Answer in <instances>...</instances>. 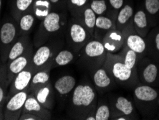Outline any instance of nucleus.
Listing matches in <instances>:
<instances>
[{
	"label": "nucleus",
	"instance_id": "1",
	"mask_svg": "<svg viewBox=\"0 0 159 120\" xmlns=\"http://www.w3.org/2000/svg\"><path fill=\"white\" fill-rule=\"evenodd\" d=\"M98 94L91 80L83 77L72 91L66 106V114L71 119L95 120Z\"/></svg>",
	"mask_w": 159,
	"mask_h": 120
},
{
	"label": "nucleus",
	"instance_id": "2",
	"mask_svg": "<svg viewBox=\"0 0 159 120\" xmlns=\"http://www.w3.org/2000/svg\"><path fill=\"white\" fill-rule=\"evenodd\" d=\"M70 18L67 10L52 11L41 21L34 35L33 43L34 48L45 43L54 37L62 35Z\"/></svg>",
	"mask_w": 159,
	"mask_h": 120
},
{
	"label": "nucleus",
	"instance_id": "3",
	"mask_svg": "<svg viewBox=\"0 0 159 120\" xmlns=\"http://www.w3.org/2000/svg\"><path fill=\"white\" fill-rule=\"evenodd\" d=\"M103 65L118 86L132 90L139 84L136 70L128 68L117 53H107Z\"/></svg>",
	"mask_w": 159,
	"mask_h": 120
},
{
	"label": "nucleus",
	"instance_id": "4",
	"mask_svg": "<svg viewBox=\"0 0 159 120\" xmlns=\"http://www.w3.org/2000/svg\"><path fill=\"white\" fill-rule=\"evenodd\" d=\"M106 56L107 51L103 44L93 37L80 51L75 63L78 68L90 74L94 70L103 65Z\"/></svg>",
	"mask_w": 159,
	"mask_h": 120
},
{
	"label": "nucleus",
	"instance_id": "5",
	"mask_svg": "<svg viewBox=\"0 0 159 120\" xmlns=\"http://www.w3.org/2000/svg\"><path fill=\"white\" fill-rule=\"evenodd\" d=\"M133 102L142 118L151 119L155 114L159 98L153 86L139 84L133 89Z\"/></svg>",
	"mask_w": 159,
	"mask_h": 120
},
{
	"label": "nucleus",
	"instance_id": "6",
	"mask_svg": "<svg viewBox=\"0 0 159 120\" xmlns=\"http://www.w3.org/2000/svg\"><path fill=\"white\" fill-rule=\"evenodd\" d=\"M65 46L64 35L52 37L45 43L37 48V50L34 51L32 56L30 65L36 72L50 61Z\"/></svg>",
	"mask_w": 159,
	"mask_h": 120
},
{
	"label": "nucleus",
	"instance_id": "7",
	"mask_svg": "<svg viewBox=\"0 0 159 120\" xmlns=\"http://www.w3.org/2000/svg\"><path fill=\"white\" fill-rule=\"evenodd\" d=\"M64 37L65 46L78 53L83 46L93 38L82 23L71 16H70L65 28Z\"/></svg>",
	"mask_w": 159,
	"mask_h": 120
},
{
	"label": "nucleus",
	"instance_id": "8",
	"mask_svg": "<svg viewBox=\"0 0 159 120\" xmlns=\"http://www.w3.org/2000/svg\"><path fill=\"white\" fill-rule=\"evenodd\" d=\"M19 37L17 22L12 17H7L0 22V59L7 63L9 51Z\"/></svg>",
	"mask_w": 159,
	"mask_h": 120
},
{
	"label": "nucleus",
	"instance_id": "9",
	"mask_svg": "<svg viewBox=\"0 0 159 120\" xmlns=\"http://www.w3.org/2000/svg\"><path fill=\"white\" fill-rule=\"evenodd\" d=\"M111 108V119L124 116L129 120L139 119L140 117L133 100L117 94H111L107 96Z\"/></svg>",
	"mask_w": 159,
	"mask_h": 120
},
{
	"label": "nucleus",
	"instance_id": "10",
	"mask_svg": "<svg viewBox=\"0 0 159 120\" xmlns=\"http://www.w3.org/2000/svg\"><path fill=\"white\" fill-rule=\"evenodd\" d=\"M139 83L153 86L156 85L159 75V67L155 60L146 55L140 58L136 65Z\"/></svg>",
	"mask_w": 159,
	"mask_h": 120
},
{
	"label": "nucleus",
	"instance_id": "11",
	"mask_svg": "<svg viewBox=\"0 0 159 120\" xmlns=\"http://www.w3.org/2000/svg\"><path fill=\"white\" fill-rule=\"evenodd\" d=\"M76 85V78L70 74L63 75L52 84L56 102L60 107H66L70 96Z\"/></svg>",
	"mask_w": 159,
	"mask_h": 120
},
{
	"label": "nucleus",
	"instance_id": "12",
	"mask_svg": "<svg viewBox=\"0 0 159 120\" xmlns=\"http://www.w3.org/2000/svg\"><path fill=\"white\" fill-rule=\"evenodd\" d=\"M98 96L103 95L118 87L115 79H113L104 65L98 68L88 74Z\"/></svg>",
	"mask_w": 159,
	"mask_h": 120
},
{
	"label": "nucleus",
	"instance_id": "13",
	"mask_svg": "<svg viewBox=\"0 0 159 120\" xmlns=\"http://www.w3.org/2000/svg\"><path fill=\"white\" fill-rule=\"evenodd\" d=\"M124 37V45L137 54L139 58L147 55V47L145 38L137 33L133 25L132 20L121 30Z\"/></svg>",
	"mask_w": 159,
	"mask_h": 120
},
{
	"label": "nucleus",
	"instance_id": "14",
	"mask_svg": "<svg viewBox=\"0 0 159 120\" xmlns=\"http://www.w3.org/2000/svg\"><path fill=\"white\" fill-rule=\"evenodd\" d=\"M30 94L29 89L16 93L6 99L3 111L5 120H19L22 113L23 108L27 96Z\"/></svg>",
	"mask_w": 159,
	"mask_h": 120
},
{
	"label": "nucleus",
	"instance_id": "15",
	"mask_svg": "<svg viewBox=\"0 0 159 120\" xmlns=\"http://www.w3.org/2000/svg\"><path fill=\"white\" fill-rule=\"evenodd\" d=\"M33 53L34 45L32 43L25 53H23L22 55H21L17 58H15V60L11 61L10 63H7V78L9 85H10L14 78L17 76L19 73L22 71L23 70L29 66Z\"/></svg>",
	"mask_w": 159,
	"mask_h": 120
},
{
	"label": "nucleus",
	"instance_id": "16",
	"mask_svg": "<svg viewBox=\"0 0 159 120\" xmlns=\"http://www.w3.org/2000/svg\"><path fill=\"white\" fill-rule=\"evenodd\" d=\"M34 73L35 71L30 65L23 70L22 71L19 73L17 76L14 78L12 81L11 82L10 85H9L6 99L11 97L16 93L27 90L29 89L30 82H31L32 78Z\"/></svg>",
	"mask_w": 159,
	"mask_h": 120
},
{
	"label": "nucleus",
	"instance_id": "17",
	"mask_svg": "<svg viewBox=\"0 0 159 120\" xmlns=\"http://www.w3.org/2000/svg\"><path fill=\"white\" fill-rule=\"evenodd\" d=\"M22 112L30 113L38 117L41 120H49L52 119V112L44 107L34 96V94L30 93L25 101Z\"/></svg>",
	"mask_w": 159,
	"mask_h": 120
},
{
	"label": "nucleus",
	"instance_id": "18",
	"mask_svg": "<svg viewBox=\"0 0 159 120\" xmlns=\"http://www.w3.org/2000/svg\"><path fill=\"white\" fill-rule=\"evenodd\" d=\"M116 28V18L110 14L97 16L94 30V38L102 42L105 35Z\"/></svg>",
	"mask_w": 159,
	"mask_h": 120
},
{
	"label": "nucleus",
	"instance_id": "19",
	"mask_svg": "<svg viewBox=\"0 0 159 120\" xmlns=\"http://www.w3.org/2000/svg\"><path fill=\"white\" fill-rule=\"evenodd\" d=\"M78 56V53H76L68 48H63L45 65L52 70L56 68L65 66L72 63H75Z\"/></svg>",
	"mask_w": 159,
	"mask_h": 120
},
{
	"label": "nucleus",
	"instance_id": "20",
	"mask_svg": "<svg viewBox=\"0 0 159 120\" xmlns=\"http://www.w3.org/2000/svg\"><path fill=\"white\" fill-rule=\"evenodd\" d=\"M102 43L107 53H118L124 45V37L122 31L117 28L111 30L105 35Z\"/></svg>",
	"mask_w": 159,
	"mask_h": 120
},
{
	"label": "nucleus",
	"instance_id": "21",
	"mask_svg": "<svg viewBox=\"0 0 159 120\" xmlns=\"http://www.w3.org/2000/svg\"><path fill=\"white\" fill-rule=\"evenodd\" d=\"M34 95L37 100L50 111L54 109L56 105V97L55 91H54L52 84L50 83L46 86L42 87L34 93Z\"/></svg>",
	"mask_w": 159,
	"mask_h": 120
},
{
	"label": "nucleus",
	"instance_id": "22",
	"mask_svg": "<svg viewBox=\"0 0 159 120\" xmlns=\"http://www.w3.org/2000/svg\"><path fill=\"white\" fill-rule=\"evenodd\" d=\"M132 22L133 27L137 33L145 38L150 31L151 28L149 26L148 17L142 6L139 7L134 12Z\"/></svg>",
	"mask_w": 159,
	"mask_h": 120
},
{
	"label": "nucleus",
	"instance_id": "23",
	"mask_svg": "<svg viewBox=\"0 0 159 120\" xmlns=\"http://www.w3.org/2000/svg\"><path fill=\"white\" fill-rule=\"evenodd\" d=\"M32 43V42L30 35H20L9 51L7 63H10L11 61L25 53Z\"/></svg>",
	"mask_w": 159,
	"mask_h": 120
},
{
	"label": "nucleus",
	"instance_id": "24",
	"mask_svg": "<svg viewBox=\"0 0 159 120\" xmlns=\"http://www.w3.org/2000/svg\"><path fill=\"white\" fill-rule=\"evenodd\" d=\"M134 4L133 0H125L116 16V28L122 30L128 22L133 20L134 15Z\"/></svg>",
	"mask_w": 159,
	"mask_h": 120
},
{
	"label": "nucleus",
	"instance_id": "25",
	"mask_svg": "<svg viewBox=\"0 0 159 120\" xmlns=\"http://www.w3.org/2000/svg\"><path fill=\"white\" fill-rule=\"evenodd\" d=\"M50 71L51 70L47 65H44V67L41 68L40 69L34 73L30 82L29 89H28L30 93L34 94L38 89L51 82Z\"/></svg>",
	"mask_w": 159,
	"mask_h": 120
},
{
	"label": "nucleus",
	"instance_id": "26",
	"mask_svg": "<svg viewBox=\"0 0 159 120\" xmlns=\"http://www.w3.org/2000/svg\"><path fill=\"white\" fill-rule=\"evenodd\" d=\"M147 55L155 61H159V27L154 28L145 37Z\"/></svg>",
	"mask_w": 159,
	"mask_h": 120
},
{
	"label": "nucleus",
	"instance_id": "27",
	"mask_svg": "<svg viewBox=\"0 0 159 120\" xmlns=\"http://www.w3.org/2000/svg\"><path fill=\"white\" fill-rule=\"evenodd\" d=\"M37 20L32 12H27L21 16L17 21L19 36L22 35H30L33 30Z\"/></svg>",
	"mask_w": 159,
	"mask_h": 120
},
{
	"label": "nucleus",
	"instance_id": "28",
	"mask_svg": "<svg viewBox=\"0 0 159 120\" xmlns=\"http://www.w3.org/2000/svg\"><path fill=\"white\" fill-rule=\"evenodd\" d=\"M52 11L53 7L50 0H34L30 9V12L40 22Z\"/></svg>",
	"mask_w": 159,
	"mask_h": 120
},
{
	"label": "nucleus",
	"instance_id": "29",
	"mask_svg": "<svg viewBox=\"0 0 159 120\" xmlns=\"http://www.w3.org/2000/svg\"><path fill=\"white\" fill-rule=\"evenodd\" d=\"M142 7L148 17L150 28L154 27L159 17V0H143Z\"/></svg>",
	"mask_w": 159,
	"mask_h": 120
},
{
	"label": "nucleus",
	"instance_id": "30",
	"mask_svg": "<svg viewBox=\"0 0 159 120\" xmlns=\"http://www.w3.org/2000/svg\"><path fill=\"white\" fill-rule=\"evenodd\" d=\"M34 0H11L10 2V14L17 21L23 14L30 11Z\"/></svg>",
	"mask_w": 159,
	"mask_h": 120
},
{
	"label": "nucleus",
	"instance_id": "31",
	"mask_svg": "<svg viewBox=\"0 0 159 120\" xmlns=\"http://www.w3.org/2000/svg\"><path fill=\"white\" fill-rule=\"evenodd\" d=\"M97 15L93 12L90 6L88 5L82 12L78 20L82 23L84 27L88 30L89 33L92 37H94V30L95 26V21H96Z\"/></svg>",
	"mask_w": 159,
	"mask_h": 120
},
{
	"label": "nucleus",
	"instance_id": "32",
	"mask_svg": "<svg viewBox=\"0 0 159 120\" xmlns=\"http://www.w3.org/2000/svg\"><path fill=\"white\" fill-rule=\"evenodd\" d=\"M111 119V108H110L107 97L98 96L96 110H95V120Z\"/></svg>",
	"mask_w": 159,
	"mask_h": 120
},
{
	"label": "nucleus",
	"instance_id": "33",
	"mask_svg": "<svg viewBox=\"0 0 159 120\" xmlns=\"http://www.w3.org/2000/svg\"><path fill=\"white\" fill-rule=\"evenodd\" d=\"M117 54L122 58L123 61L128 68L132 70H136L137 63L139 58L134 51L130 50L127 46H123L122 49L118 53H117Z\"/></svg>",
	"mask_w": 159,
	"mask_h": 120
},
{
	"label": "nucleus",
	"instance_id": "34",
	"mask_svg": "<svg viewBox=\"0 0 159 120\" xmlns=\"http://www.w3.org/2000/svg\"><path fill=\"white\" fill-rule=\"evenodd\" d=\"M90 0H67V10L70 16L78 20L82 12L89 5Z\"/></svg>",
	"mask_w": 159,
	"mask_h": 120
},
{
	"label": "nucleus",
	"instance_id": "35",
	"mask_svg": "<svg viewBox=\"0 0 159 120\" xmlns=\"http://www.w3.org/2000/svg\"><path fill=\"white\" fill-rule=\"evenodd\" d=\"M8 86H9L7 78V63H0V104L4 105Z\"/></svg>",
	"mask_w": 159,
	"mask_h": 120
},
{
	"label": "nucleus",
	"instance_id": "36",
	"mask_svg": "<svg viewBox=\"0 0 159 120\" xmlns=\"http://www.w3.org/2000/svg\"><path fill=\"white\" fill-rule=\"evenodd\" d=\"M89 6L97 16L105 15L108 12V0H90Z\"/></svg>",
	"mask_w": 159,
	"mask_h": 120
},
{
	"label": "nucleus",
	"instance_id": "37",
	"mask_svg": "<svg viewBox=\"0 0 159 120\" xmlns=\"http://www.w3.org/2000/svg\"><path fill=\"white\" fill-rule=\"evenodd\" d=\"M125 0H108L109 11L107 14L113 15L116 18L117 14L125 3Z\"/></svg>",
	"mask_w": 159,
	"mask_h": 120
},
{
	"label": "nucleus",
	"instance_id": "38",
	"mask_svg": "<svg viewBox=\"0 0 159 120\" xmlns=\"http://www.w3.org/2000/svg\"><path fill=\"white\" fill-rule=\"evenodd\" d=\"M53 11L67 10V0H50Z\"/></svg>",
	"mask_w": 159,
	"mask_h": 120
},
{
	"label": "nucleus",
	"instance_id": "39",
	"mask_svg": "<svg viewBox=\"0 0 159 120\" xmlns=\"http://www.w3.org/2000/svg\"><path fill=\"white\" fill-rule=\"evenodd\" d=\"M19 120H41L38 117L35 115L30 114V113L22 112L20 115V119Z\"/></svg>",
	"mask_w": 159,
	"mask_h": 120
},
{
	"label": "nucleus",
	"instance_id": "40",
	"mask_svg": "<svg viewBox=\"0 0 159 120\" xmlns=\"http://www.w3.org/2000/svg\"><path fill=\"white\" fill-rule=\"evenodd\" d=\"M3 108H4V105L3 104H0V120L4 119Z\"/></svg>",
	"mask_w": 159,
	"mask_h": 120
},
{
	"label": "nucleus",
	"instance_id": "41",
	"mask_svg": "<svg viewBox=\"0 0 159 120\" xmlns=\"http://www.w3.org/2000/svg\"><path fill=\"white\" fill-rule=\"evenodd\" d=\"M113 120H129V119H128V118H127L126 117L120 116V117H116V118H114Z\"/></svg>",
	"mask_w": 159,
	"mask_h": 120
},
{
	"label": "nucleus",
	"instance_id": "42",
	"mask_svg": "<svg viewBox=\"0 0 159 120\" xmlns=\"http://www.w3.org/2000/svg\"><path fill=\"white\" fill-rule=\"evenodd\" d=\"M2 0H0V16H1V12H2Z\"/></svg>",
	"mask_w": 159,
	"mask_h": 120
},
{
	"label": "nucleus",
	"instance_id": "43",
	"mask_svg": "<svg viewBox=\"0 0 159 120\" xmlns=\"http://www.w3.org/2000/svg\"><path fill=\"white\" fill-rule=\"evenodd\" d=\"M158 107H159V98H158Z\"/></svg>",
	"mask_w": 159,
	"mask_h": 120
},
{
	"label": "nucleus",
	"instance_id": "44",
	"mask_svg": "<svg viewBox=\"0 0 159 120\" xmlns=\"http://www.w3.org/2000/svg\"><path fill=\"white\" fill-rule=\"evenodd\" d=\"M0 63H2V62H1V59H0Z\"/></svg>",
	"mask_w": 159,
	"mask_h": 120
}]
</instances>
